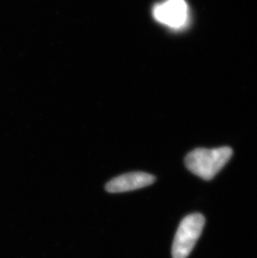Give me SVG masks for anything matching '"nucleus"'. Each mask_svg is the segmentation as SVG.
Wrapping results in <instances>:
<instances>
[{"label":"nucleus","mask_w":257,"mask_h":258,"mask_svg":"<svg viewBox=\"0 0 257 258\" xmlns=\"http://www.w3.org/2000/svg\"><path fill=\"white\" fill-rule=\"evenodd\" d=\"M228 146L215 149L198 148L189 152L184 163L187 169L206 180L213 179L232 156Z\"/></svg>","instance_id":"f257e3e1"},{"label":"nucleus","mask_w":257,"mask_h":258,"mask_svg":"<svg viewBox=\"0 0 257 258\" xmlns=\"http://www.w3.org/2000/svg\"><path fill=\"white\" fill-rule=\"evenodd\" d=\"M205 223L204 216L200 213H193L182 220L173 241V258L189 256L202 235Z\"/></svg>","instance_id":"f03ea898"},{"label":"nucleus","mask_w":257,"mask_h":258,"mask_svg":"<svg viewBox=\"0 0 257 258\" xmlns=\"http://www.w3.org/2000/svg\"><path fill=\"white\" fill-rule=\"evenodd\" d=\"M155 20L170 29H181L189 21V7L185 0H166L155 5Z\"/></svg>","instance_id":"7ed1b4c3"},{"label":"nucleus","mask_w":257,"mask_h":258,"mask_svg":"<svg viewBox=\"0 0 257 258\" xmlns=\"http://www.w3.org/2000/svg\"><path fill=\"white\" fill-rule=\"evenodd\" d=\"M155 180V176L148 173H126L109 180L105 185V190L110 193L125 192L148 186Z\"/></svg>","instance_id":"20e7f679"}]
</instances>
